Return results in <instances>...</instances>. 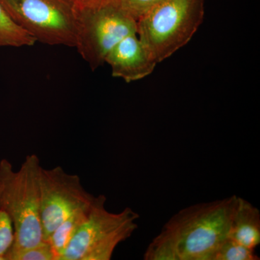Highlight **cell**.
<instances>
[{"label":"cell","mask_w":260,"mask_h":260,"mask_svg":"<svg viewBox=\"0 0 260 260\" xmlns=\"http://www.w3.org/2000/svg\"><path fill=\"white\" fill-rule=\"evenodd\" d=\"M254 249L246 247L228 237L219 246L212 260H257Z\"/></svg>","instance_id":"7c38bea8"},{"label":"cell","mask_w":260,"mask_h":260,"mask_svg":"<svg viewBox=\"0 0 260 260\" xmlns=\"http://www.w3.org/2000/svg\"><path fill=\"white\" fill-rule=\"evenodd\" d=\"M93 198L90 203L84 205L70 214L51 234L48 242L52 248L55 260H59V256L69 244L72 238L85 221L90 211Z\"/></svg>","instance_id":"30bf717a"},{"label":"cell","mask_w":260,"mask_h":260,"mask_svg":"<svg viewBox=\"0 0 260 260\" xmlns=\"http://www.w3.org/2000/svg\"><path fill=\"white\" fill-rule=\"evenodd\" d=\"M67 3H70L72 5H75V3H78V2L82 1V0H64Z\"/></svg>","instance_id":"2e32d148"},{"label":"cell","mask_w":260,"mask_h":260,"mask_svg":"<svg viewBox=\"0 0 260 260\" xmlns=\"http://www.w3.org/2000/svg\"><path fill=\"white\" fill-rule=\"evenodd\" d=\"M6 260H55V255L49 242H43L28 248L11 246L5 255Z\"/></svg>","instance_id":"4fadbf2b"},{"label":"cell","mask_w":260,"mask_h":260,"mask_svg":"<svg viewBox=\"0 0 260 260\" xmlns=\"http://www.w3.org/2000/svg\"><path fill=\"white\" fill-rule=\"evenodd\" d=\"M42 167L36 154L27 155L18 171L8 159L0 160V203L14 229L13 247H31L44 242L39 190Z\"/></svg>","instance_id":"7a4b0ae2"},{"label":"cell","mask_w":260,"mask_h":260,"mask_svg":"<svg viewBox=\"0 0 260 260\" xmlns=\"http://www.w3.org/2000/svg\"><path fill=\"white\" fill-rule=\"evenodd\" d=\"M239 197L186 207L169 219L145 251V260H212L229 237Z\"/></svg>","instance_id":"6da1fadb"},{"label":"cell","mask_w":260,"mask_h":260,"mask_svg":"<svg viewBox=\"0 0 260 260\" xmlns=\"http://www.w3.org/2000/svg\"><path fill=\"white\" fill-rule=\"evenodd\" d=\"M165 0H119V4L126 13L138 20L149 10Z\"/></svg>","instance_id":"9a60e30c"},{"label":"cell","mask_w":260,"mask_h":260,"mask_svg":"<svg viewBox=\"0 0 260 260\" xmlns=\"http://www.w3.org/2000/svg\"><path fill=\"white\" fill-rule=\"evenodd\" d=\"M73 8L75 48L93 70L105 64L107 54L121 39L137 34V20L119 0H82Z\"/></svg>","instance_id":"3957f363"},{"label":"cell","mask_w":260,"mask_h":260,"mask_svg":"<svg viewBox=\"0 0 260 260\" xmlns=\"http://www.w3.org/2000/svg\"><path fill=\"white\" fill-rule=\"evenodd\" d=\"M105 63L110 67L113 77L131 83L151 75L158 61L138 34H133L121 39L112 48Z\"/></svg>","instance_id":"ba28073f"},{"label":"cell","mask_w":260,"mask_h":260,"mask_svg":"<svg viewBox=\"0 0 260 260\" xmlns=\"http://www.w3.org/2000/svg\"><path fill=\"white\" fill-rule=\"evenodd\" d=\"M12 20L37 42L75 47L73 5L64 0H0Z\"/></svg>","instance_id":"8992f818"},{"label":"cell","mask_w":260,"mask_h":260,"mask_svg":"<svg viewBox=\"0 0 260 260\" xmlns=\"http://www.w3.org/2000/svg\"><path fill=\"white\" fill-rule=\"evenodd\" d=\"M37 41L12 20L0 3V48L32 47Z\"/></svg>","instance_id":"8fae6325"},{"label":"cell","mask_w":260,"mask_h":260,"mask_svg":"<svg viewBox=\"0 0 260 260\" xmlns=\"http://www.w3.org/2000/svg\"><path fill=\"white\" fill-rule=\"evenodd\" d=\"M39 190L43 234L47 242L65 218L94 198L85 190L79 176L65 172L60 166L50 169L42 167Z\"/></svg>","instance_id":"52a82bcc"},{"label":"cell","mask_w":260,"mask_h":260,"mask_svg":"<svg viewBox=\"0 0 260 260\" xmlns=\"http://www.w3.org/2000/svg\"><path fill=\"white\" fill-rule=\"evenodd\" d=\"M229 238L250 249H255L259 245V210L243 198L238 199Z\"/></svg>","instance_id":"9c48e42d"},{"label":"cell","mask_w":260,"mask_h":260,"mask_svg":"<svg viewBox=\"0 0 260 260\" xmlns=\"http://www.w3.org/2000/svg\"><path fill=\"white\" fill-rule=\"evenodd\" d=\"M0 260H3V258L0 257Z\"/></svg>","instance_id":"e0dca14e"},{"label":"cell","mask_w":260,"mask_h":260,"mask_svg":"<svg viewBox=\"0 0 260 260\" xmlns=\"http://www.w3.org/2000/svg\"><path fill=\"white\" fill-rule=\"evenodd\" d=\"M204 17V0H165L137 20V34L161 62L190 42Z\"/></svg>","instance_id":"277c9868"},{"label":"cell","mask_w":260,"mask_h":260,"mask_svg":"<svg viewBox=\"0 0 260 260\" xmlns=\"http://www.w3.org/2000/svg\"><path fill=\"white\" fill-rule=\"evenodd\" d=\"M107 198L94 197L88 216L65 248L59 260H110L116 246L138 229L140 215L130 208L108 211Z\"/></svg>","instance_id":"5b68a950"},{"label":"cell","mask_w":260,"mask_h":260,"mask_svg":"<svg viewBox=\"0 0 260 260\" xmlns=\"http://www.w3.org/2000/svg\"><path fill=\"white\" fill-rule=\"evenodd\" d=\"M14 242V229L9 215L0 203V257L5 259Z\"/></svg>","instance_id":"5bb4252c"}]
</instances>
